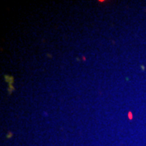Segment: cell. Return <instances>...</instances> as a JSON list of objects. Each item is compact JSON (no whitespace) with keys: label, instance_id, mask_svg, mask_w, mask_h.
Wrapping results in <instances>:
<instances>
[{"label":"cell","instance_id":"1","mask_svg":"<svg viewBox=\"0 0 146 146\" xmlns=\"http://www.w3.org/2000/svg\"><path fill=\"white\" fill-rule=\"evenodd\" d=\"M131 113H129V115H128V116H129V118H130V119H131Z\"/></svg>","mask_w":146,"mask_h":146}]
</instances>
